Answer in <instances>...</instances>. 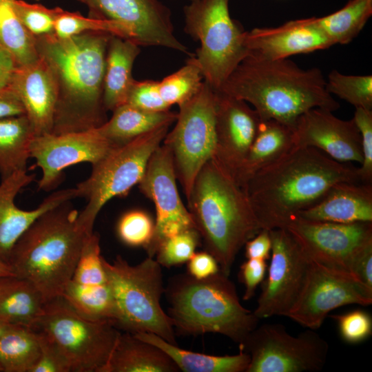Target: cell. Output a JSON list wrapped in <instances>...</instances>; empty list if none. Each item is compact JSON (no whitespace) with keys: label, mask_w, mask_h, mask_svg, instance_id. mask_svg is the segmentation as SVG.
Returning a JSON list of instances; mask_svg holds the SVG:
<instances>
[{"label":"cell","mask_w":372,"mask_h":372,"mask_svg":"<svg viewBox=\"0 0 372 372\" xmlns=\"http://www.w3.org/2000/svg\"><path fill=\"white\" fill-rule=\"evenodd\" d=\"M112 36L86 32L66 39L54 33L35 37L38 54L49 66L57 89L52 134L86 131L107 121L103 79Z\"/></svg>","instance_id":"1"},{"label":"cell","mask_w":372,"mask_h":372,"mask_svg":"<svg viewBox=\"0 0 372 372\" xmlns=\"http://www.w3.org/2000/svg\"><path fill=\"white\" fill-rule=\"evenodd\" d=\"M341 182H361L358 167L335 161L314 147H295L256 173L242 189L261 228L271 230L285 228Z\"/></svg>","instance_id":"2"},{"label":"cell","mask_w":372,"mask_h":372,"mask_svg":"<svg viewBox=\"0 0 372 372\" xmlns=\"http://www.w3.org/2000/svg\"><path fill=\"white\" fill-rule=\"evenodd\" d=\"M218 90L251 103L262 121L273 119L292 128L311 109L333 112L340 107L327 90L320 70L302 69L288 59L247 55Z\"/></svg>","instance_id":"3"},{"label":"cell","mask_w":372,"mask_h":372,"mask_svg":"<svg viewBox=\"0 0 372 372\" xmlns=\"http://www.w3.org/2000/svg\"><path fill=\"white\" fill-rule=\"evenodd\" d=\"M187 200L205 251L229 276L241 248L262 229L245 192L211 158L198 173Z\"/></svg>","instance_id":"4"},{"label":"cell","mask_w":372,"mask_h":372,"mask_svg":"<svg viewBox=\"0 0 372 372\" xmlns=\"http://www.w3.org/2000/svg\"><path fill=\"white\" fill-rule=\"evenodd\" d=\"M70 203L39 216L17 240L8 260L15 278L31 283L45 302L61 296L89 236Z\"/></svg>","instance_id":"5"},{"label":"cell","mask_w":372,"mask_h":372,"mask_svg":"<svg viewBox=\"0 0 372 372\" xmlns=\"http://www.w3.org/2000/svg\"><path fill=\"white\" fill-rule=\"evenodd\" d=\"M164 293L167 315L179 334L218 333L242 347L260 320L241 304L234 283L220 271L203 279L187 273L175 276Z\"/></svg>","instance_id":"6"},{"label":"cell","mask_w":372,"mask_h":372,"mask_svg":"<svg viewBox=\"0 0 372 372\" xmlns=\"http://www.w3.org/2000/svg\"><path fill=\"white\" fill-rule=\"evenodd\" d=\"M102 262L116 302V327L132 334L152 333L178 345L171 318L161 305L165 288L156 259L147 256L132 265L118 255L112 262L102 256Z\"/></svg>","instance_id":"7"},{"label":"cell","mask_w":372,"mask_h":372,"mask_svg":"<svg viewBox=\"0 0 372 372\" xmlns=\"http://www.w3.org/2000/svg\"><path fill=\"white\" fill-rule=\"evenodd\" d=\"M170 125H165L118 145L98 163L90 175L76 185L77 197L87 200L77 222L87 234L93 233L96 217L112 198L126 196L141 180L150 156L160 146Z\"/></svg>","instance_id":"8"},{"label":"cell","mask_w":372,"mask_h":372,"mask_svg":"<svg viewBox=\"0 0 372 372\" xmlns=\"http://www.w3.org/2000/svg\"><path fill=\"white\" fill-rule=\"evenodd\" d=\"M229 0H195L184 7V30L200 46L194 54L204 81L218 90L248 55L246 32L230 17Z\"/></svg>","instance_id":"9"},{"label":"cell","mask_w":372,"mask_h":372,"mask_svg":"<svg viewBox=\"0 0 372 372\" xmlns=\"http://www.w3.org/2000/svg\"><path fill=\"white\" fill-rule=\"evenodd\" d=\"M32 329L41 330L57 344L72 372H101L121 333L112 322L81 316L62 296L45 303Z\"/></svg>","instance_id":"10"},{"label":"cell","mask_w":372,"mask_h":372,"mask_svg":"<svg viewBox=\"0 0 372 372\" xmlns=\"http://www.w3.org/2000/svg\"><path fill=\"white\" fill-rule=\"evenodd\" d=\"M178 107L176 125L163 144L171 152L176 178L187 200L198 173L215 151L214 90L204 81L200 91Z\"/></svg>","instance_id":"11"},{"label":"cell","mask_w":372,"mask_h":372,"mask_svg":"<svg viewBox=\"0 0 372 372\" xmlns=\"http://www.w3.org/2000/svg\"><path fill=\"white\" fill-rule=\"evenodd\" d=\"M240 349L250 355L246 372H316L325 364L329 344L313 329L293 336L282 324H264Z\"/></svg>","instance_id":"12"},{"label":"cell","mask_w":372,"mask_h":372,"mask_svg":"<svg viewBox=\"0 0 372 372\" xmlns=\"http://www.w3.org/2000/svg\"><path fill=\"white\" fill-rule=\"evenodd\" d=\"M371 303L372 289L354 275L310 259L302 289L286 317L316 330L329 312L340 307L352 304L369 306Z\"/></svg>","instance_id":"13"},{"label":"cell","mask_w":372,"mask_h":372,"mask_svg":"<svg viewBox=\"0 0 372 372\" xmlns=\"http://www.w3.org/2000/svg\"><path fill=\"white\" fill-rule=\"evenodd\" d=\"M285 229L311 260L352 274L359 257L372 247V222L337 223L296 217Z\"/></svg>","instance_id":"14"},{"label":"cell","mask_w":372,"mask_h":372,"mask_svg":"<svg viewBox=\"0 0 372 372\" xmlns=\"http://www.w3.org/2000/svg\"><path fill=\"white\" fill-rule=\"evenodd\" d=\"M271 239L267 277L253 311L259 319L286 316L302 289L310 259L285 228L269 230Z\"/></svg>","instance_id":"15"},{"label":"cell","mask_w":372,"mask_h":372,"mask_svg":"<svg viewBox=\"0 0 372 372\" xmlns=\"http://www.w3.org/2000/svg\"><path fill=\"white\" fill-rule=\"evenodd\" d=\"M176 179L171 152L162 143L150 156L138 184L141 193L152 200L156 208L154 234L144 247L149 257L154 258L165 239L195 228L191 214L180 197Z\"/></svg>","instance_id":"16"},{"label":"cell","mask_w":372,"mask_h":372,"mask_svg":"<svg viewBox=\"0 0 372 372\" xmlns=\"http://www.w3.org/2000/svg\"><path fill=\"white\" fill-rule=\"evenodd\" d=\"M76 1L88 8L89 17L121 24L139 46H161L194 55L175 37L171 11L158 0Z\"/></svg>","instance_id":"17"},{"label":"cell","mask_w":372,"mask_h":372,"mask_svg":"<svg viewBox=\"0 0 372 372\" xmlns=\"http://www.w3.org/2000/svg\"><path fill=\"white\" fill-rule=\"evenodd\" d=\"M118 145L101 135L96 128L61 134L34 136L30 143V158L41 169L39 189L50 191L61 181L63 170L81 163L94 165Z\"/></svg>","instance_id":"18"},{"label":"cell","mask_w":372,"mask_h":372,"mask_svg":"<svg viewBox=\"0 0 372 372\" xmlns=\"http://www.w3.org/2000/svg\"><path fill=\"white\" fill-rule=\"evenodd\" d=\"M214 94L216 146L212 158L235 180L262 120L246 101L220 90Z\"/></svg>","instance_id":"19"},{"label":"cell","mask_w":372,"mask_h":372,"mask_svg":"<svg viewBox=\"0 0 372 372\" xmlns=\"http://www.w3.org/2000/svg\"><path fill=\"white\" fill-rule=\"evenodd\" d=\"M293 132L296 147L316 148L340 163L363 161L361 135L353 118L342 120L330 110L313 108L298 118Z\"/></svg>","instance_id":"20"},{"label":"cell","mask_w":372,"mask_h":372,"mask_svg":"<svg viewBox=\"0 0 372 372\" xmlns=\"http://www.w3.org/2000/svg\"><path fill=\"white\" fill-rule=\"evenodd\" d=\"M245 44L248 55L264 60L288 59L334 45L316 17L289 21L276 28H254L246 32Z\"/></svg>","instance_id":"21"},{"label":"cell","mask_w":372,"mask_h":372,"mask_svg":"<svg viewBox=\"0 0 372 372\" xmlns=\"http://www.w3.org/2000/svg\"><path fill=\"white\" fill-rule=\"evenodd\" d=\"M34 179V174L22 170L1 179L0 183V260L7 264L17 240L39 216L77 197L76 188L61 189L51 194L37 208L21 209L15 204L16 196Z\"/></svg>","instance_id":"22"},{"label":"cell","mask_w":372,"mask_h":372,"mask_svg":"<svg viewBox=\"0 0 372 372\" xmlns=\"http://www.w3.org/2000/svg\"><path fill=\"white\" fill-rule=\"evenodd\" d=\"M8 85L20 99L34 136L52 132L57 100L54 76L43 59L19 65Z\"/></svg>","instance_id":"23"},{"label":"cell","mask_w":372,"mask_h":372,"mask_svg":"<svg viewBox=\"0 0 372 372\" xmlns=\"http://www.w3.org/2000/svg\"><path fill=\"white\" fill-rule=\"evenodd\" d=\"M296 217L337 223L372 222V183L341 182Z\"/></svg>","instance_id":"24"},{"label":"cell","mask_w":372,"mask_h":372,"mask_svg":"<svg viewBox=\"0 0 372 372\" xmlns=\"http://www.w3.org/2000/svg\"><path fill=\"white\" fill-rule=\"evenodd\" d=\"M294 147L291 126L273 119L262 121L235 181L242 189L256 173L278 161Z\"/></svg>","instance_id":"25"},{"label":"cell","mask_w":372,"mask_h":372,"mask_svg":"<svg viewBox=\"0 0 372 372\" xmlns=\"http://www.w3.org/2000/svg\"><path fill=\"white\" fill-rule=\"evenodd\" d=\"M174 360L161 349L125 332L118 335L101 372H178Z\"/></svg>","instance_id":"26"},{"label":"cell","mask_w":372,"mask_h":372,"mask_svg":"<svg viewBox=\"0 0 372 372\" xmlns=\"http://www.w3.org/2000/svg\"><path fill=\"white\" fill-rule=\"evenodd\" d=\"M140 46L134 41L112 35L108 42L103 79V105L113 111L125 104L135 79L132 68Z\"/></svg>","instance_id":"27"},{"label":"cell","mask_w":372,"mask_h":372,"mask_svg":"<svg viewBox=\"0 0 372 372\" xmlns=\"http://www.w3.org/2000/svg\"><path fill=\"white\" fill-rule=\"evenodd\" d=\"M134 335L161 349L174 360L180 371L246 372L250 362V355L241 349L236 355H212L183 349L152 333Z\"/></svg>","instance_id":"28"},{"label":"cell","mask_w":372,"mask_h":372,"mask_svg":"<svg viewBox=\"0 0 372 372\" xmlns=\"http://www.w3.org/2000/svg\"><path fill=\"white\" fill-rule=\"evenodd\" d=\"M112 117L97 127L99 133L116 145H123L156 128L172 125L177 113L170 110L149 112L127 103L115 108Z\"/></svg>","instance_id":"29"},{"label":"cell","mask_w":372,"mask_h":372,"mask_svg":"<svg viewBox=\"0 0 372 372\" xmlns=\"http://www.w3.org/2000/svg\"><path fill=\"white\" fill-rule=\"evenodd\" d=\"M34 132L25 114L0 118V174L1 179L26 170Z\"/></svg>","instance_id":"30"},{"label":"cell","mask_w":372,"mask_h":372,"mask_svg":"<svg viewBox=\"0 0 372 372\" xmlns=\"http://www.w3.org/2000/svg\"><path fill=\"white\" fill-rule=\"evenodd\" d=\"M61 296L81 316L93 321H110L116 326V302L107 282L86 285L71 280Z\"/></svg>","instance_id":"31"},{"label":"cell","mask_w":372,"mask_h":372,"mask_svg":"<svg viewBox=\"0 0 372 372\" xmlns=\"http://www.w3.org/2000/svg\"><path fill=\"white\" fill-rule=\"evenodd\" d=\"M45 303L31 283L19 279L0 298V320L32 329L43 314Z\"/></svg>","instance_id":"32"},{"label":"cell","mask_w":372,"mask_h":372,"mask_svg":"<svg viewBox=\"0 0 372 372\" xmlns=\"http://www.w3.org/2000/svg\"><path fill=\"white\" fill-rule=\"evenodd\" d=\"M39 355V343L33 329L10 325L0 339L3 372H30Z\"/></svg>","instance_id":"33"},{"label":"cell","mask_w":372,"mask_h":372,"mask_svg":"<svg viewBox=\"0 0 372 372\" xmlns=\"http://www.w3.org/2000/svg\"><path fill=\"white\" fill-rule=\"evenodd\" d=\"M13 2L0 0V46L12 54L18 65H26L39 59L36 38L19 20Z\"/></svg>","instance_id":"34"},{"label":"cell","mask_w":372,"mask_h":372,"mask_svg":"<svg viewBox=\"0 0 372 372\" xmlns=\"http://www.w3.org/2000/svg\"><path fill=\"white\" fill-rule=\"evenodd\" d=\"M371 14L372 0H350L340 10L316 19L334 44H347L360 33Z\"/></svg>","instance_id":"35"},{"label":"cell","mask_w":372,"mask_h":372,"mask_svg":"<svg viewBox=\"0 0 372 372\" xmlns=\"http://www.w3.org/2000/svg\"><path fill=\"white\" fill-rule=\"evenodd\" d=\"M202 72L194 56L174 73L158 81L161 97L169 105H180L193 98L200 90L203 81Z\"/></svg>","instance_id":"36"},{"label":"cell","mask_w":372,"mask_h":372,"mask_svg":"<svg viewBox=\"0 0 372 372\" xmlns=\"http://www.w3.org/2000/svg\"><path fill=\"white\" fill-rule=\"evenodd\" d=\"M326 88L355 107L372 110V76L346 75L333 70L326 81Z\"/></svg>","instance_id":"37"},{"label":"cell","mask_w":372,"mask_h":372,"mask_svg":"<svg viewBox=\"0 0 372 372\" xmlns=\"http://www.w3.org/2000/svg\"><path fill=\"white\" fill-rule=\"evenodd\" d=\"M86 32H105L130 40L127 30L117 22L61 10L54 24V34L57 37L66 39Z\"/></svg>","instance_id":"38"},{"label":"cell","mask_w":372,"mask_h":372,"mask_svg":"<svg viewBox=\"0 0 372 372\" xmlns=\"http://www.w3.org/2000/svg\"><path fill=\"white\" fill-rule=\"evenodd\" d=\"M72 280L86 285L107 282L97 234L92 233L85 238Z\"/></svg>","instance_id":"39"},{"label":"cell","mask_w":372,"mask_h":372,"mask_svg":"<svg viewBox=\"0 0 372 372\" xmlns=\"http://www.w3.org/2000/svg\"><path fill=\"white\" fill-rule=\"evenodd\" d=\"M200 242L195 228L184 230L163 240L155 254L161 267L169 268L187 262Z\"/></svg>","instance_id":"40"},{"label":"cell","mask_w":372,"mask_h":372,"mask_svg":"<svg viewBox=\"0 0 372 372\" xmlns=\"http://www.w3.org/2000/svg\"><path fill=\"white\" fill-rule=\"evenodd\" d=\"M13 6L23 26L34 37L53 34L55 21L63 10L30 4L23 0H14Z\"/></svg>","instance_id":"41"},{"label":"cell","mask_w":372,"mask_h":372,"mask_svg":"<svg viewBox=\"0 0 372 372\" xmlns=\"http://www.w3.org/2000/svg\"><path fill=\"white\" fill-rule=\"evenodd\" d=\"M154 223L150 216L141 210L125 213L120 218L117 232L120 239L126 245L145 247L151 240Z\"/></svg>","instance_id":"42"},{"label":"cell","mask_w":372,"mask_h":372,"mask_svg":"<svg viewBox=\"0 0 372 372\" xmlns=\"http://www.w3.org/2000/svg\"><path fill=\"white\" fill-rule=\"evenodd\" d=\"M329 316L337 322L340 336L346 342L359 343L371 335L372 318L364 310L356 309Z\"/></svg>","instance_id":"43"},{"label":"cell","mask_w":372,"mask_h":372,"mask_svg":"<svg viewBox=\"0 0 372 372\" xmlns=\"http://www.w3.org/2000/svg\"><path fill=\"white\" fill-rule=\"evenodd\" d=\"M33 329L38 338L40 355L30 372H72L68 359L57 344L45 332Z\"/></svg>","instance_id":"44"},{"label":"cell","mask_w":372,"mask_h":372,"mask_svg":"<svg viewBox=\"0 0 372 372\" xmlns=\"http://www.w3.org/2000/svg\"><path fill=\"white\" fill-rule=\"evenodd\" d=\"M125 103L149 112H164L171 107L161 97L158 81L153 80H134Z\"/></svg>","instance_id":"45"},{"label":"cell","mask_w":372,"mask_h":372,"mask_svg":"<svg viewBox=\"0 0 372 372\" xmlns=\"http://www.w3.org/2000/svg\"><path fill=\"white\" fill-rule=\"evenodd\" d=\"M353 119L361 135L363 161L358 167L360 179L372 183V110L356 107Z\"/></svg>","instance_id":"46"},{"label":"cell","mask_w":372,"mask_h":372,"mask_svg":"<svg viewBox=\"0 0 372 372\" xmlns=\"http://www.w3.org/2000/svg\"><path fill=\"white\" fill-rule=\"evenodd\" d=\"M267 267L266 260L260 259H247L241 265L238 277L245 289L244 300L254 296L257 287L264 280Z\"/></svg>","instance_id":"47"},{"label":"cell","mask_w":372,"mask_h":372,"mask_svg":"<svg viewBox=\"0 0 372 372\" xmlns=\"http://www.w3.org/2000/svg\"><path fill=\"white\" fill-rule=\"evenodd\" d=\"M187 262V273L196 279H203L220 271L215 258L206 251L195 252Z\"/></svg>","instance_id":"48"},{"label":"cell","mask_w":372,"mask_h":372,"mask_svg":"<svg viewBox=\"0 0 372 372\" xmlns=\"http://www.w3.org/2000/svg\"><path fill=\"white\" fill-rule=\"evenodd\" d=\"M245 256L247 259L267 260L270 258L271 239L269 230L262 229L254 237L245 244Z\"/></svg>","instance_id":"49"},{"label":"cell","mask_w":372,"mask_h":372,"mask_svg":"<svg viewBox=\"0 0 372 372\" xmlns=\"http://www.w3.org/2000/svg\"><path fill=\"white\" fill-rule=\"evenodd\" d=\"M23 114L24 107L12 89L8 85L0 87V118Z\"/></svg>","instance_id":"50"},{"label":"cell","mask_w":372,"mask_h":372,"mask_svg":"<svg viewBox=\"0 0 372 372\" xmlns=\"http://www.w3.org/2000/svg\"><path fill=\"white\" fill-rule=\"evenodd\" d=\"M352 273L367 287L372 289V247L366 250L359 257Z\"/></svg>","instance_id":"51"},{"label":"cell","mask_w":372,"mask_h":372,"mask_svg":"<svg viewBox=\"0 0 372 372\" xmlns=\"http://www.w3.org/2000/svg\"><path fill=\"white\" fill-rule=\"evenodd\" d=\"M17 66L12 54L0 46V87L9 84Z\"/></svg>","instance_id":"52"},{"label":"cell","mask_w":372,"mask_h":372,"mask_svg":"<svg viewBox=\"0 0 372 372\" xmlns=\"http://www.w3.org/2000/svg\"><path fill=\"white\" fill-rule=\"evenodd\" d=\"M19 279L14 277L0 278V298L12 288Z\"/></svg>","instance_id":"53"},{"label":"cell","mask_w":372,"mask_h":372,"mask_svg":"<svg viewBox=\"0 0 372 372\" xmlns=\"http://www.w3.org/2000/svg\"><path fill=\"white\" fill-rule=\"evenodd\" d=\"M11 277L15 278L10 266L0 260V278Z\"/></svg>","instance_id":"54"},{"label":"cell","mask_w":372,"mask_h":372,"mask_svg":"<svg viewBox=\"0 0 372 372\" xmlns=\"http://www.w3.org/2000/svg\"><path fill=\"white\" fill-rule=\"evenodd\" d=\"M10 324H8L0 320V339L3 336V335L5 333V332L8 330V329L10 327Z\"/></svg>","instance_id":"55"},{"label":"cell","mask_w":372,"mask_h":372,"mask_svg":"<svg viewBox=\"0 0 372 372\" xmlns=\"http://www.w3.org/2000/svg\"><path fill=\"white\" fill-rule=\"evenodd\" d=\"M1 371H2V369H1V367L0 366V372H1Z\"/></svg>","instance_id":"56"},{"label":"cell","mask_w":372,"mask_h":372,"mask_svg":"<svg viewBox=\"0 0 372 372\" xmlns=\"http://www.w3.org/2000/svg\"><path fill=\"white\" fill-rule=\"evenodd\" d=\"M190 1H195V0H190Z\"/></svg>","instance_id":"57"},{"label":"cell","mask_w":372,"mask_h":372,"mask_svg":"<svg viewBox=\"0 0 372 372\" xmlns=\"http://www.w3.org/2000/svg\"><path fill=\"white\" fill-rule=\"evenodd\" d=\"M36 1H39V0H36Z\"/></svg>","instance_id":"58"}]
</instances>
